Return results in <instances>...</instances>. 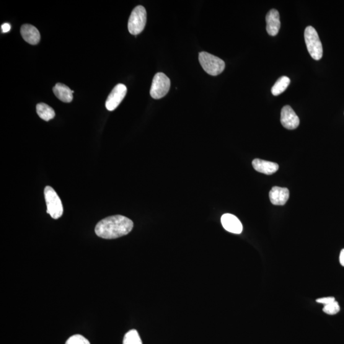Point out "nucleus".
<instances>
[{"instance_id":"obj_1","label":"nucleus","mask_w":344,"mask_h":344,"mask_svg":"<svg viewBox=\"0 0 344 344\" xmlns=\"http://www.w3.org/2000/svg\"><path fill=\"white\" fill-rule=\"evenodd\" d=\"M133 227V222L125 216L116 215L106 217L95 227L96 234L105 239H114L128 235Z\"/></svg>"},{"instance_id":"obj_2","label":"nucleus","mask_w":344,"mask_h":344,"mask_svg":"<svg viewBox=\"0 0 344 344\" xmlns=\"http://www.w3.org/2000/svg\"><path fill=\"white\" fill-rule=\"evenodd\" d=\"M304 38L310 55L315 60H320L323 57V49L317 31L312 27H307L305 30Z\"/></svg>"},{"instance_id":"obj_3","label":"nucleus","mask_w":344,"mask_h":344,"mask_svg":"<svg viewBox=\"0 0 344 344\" xmlns=\"http://www.w3.org/2000/svg\"><path fill=\"white\" fill-rule=\"evenodd\" d=\"M199 61L204 71L211 76H218L225 68V63L222 59L206 52L199 54Z\"/></svg>"},{"instance_id":"obj_4","label":"nucleus","mask_w":344,"mask_h":344,"mask_svg":"<svg viewBox=\"0 0 344 344\" xmlns=\"http://www.w3.org/2000/svg\"><path fill=\"white\" fill-rule=\"evenodd\" d=\"M47 213L54 219H59L63 214V207L60 198L51 186H46L44 190Z\"/></svg>"},{"instance_id":"obj_5","label":"nucleus","mask_w":344,"mask_h":344,"mask_svg":"<svg viewBox=\"0 0 344 344\" xmlns=\"http://www.w3.org/2000/svg\"><path fill=\"white\" fill-rule=\"evenodd\" d=\"M147 22V12L143 6L139 5L132 11L128 21V30L131 34H140L144 30Z\"/></svg>"},{"instance_id":"obj_6","label":"nucleus","mask_w":344,"mask_h":344,"mask_svg":"<svg viewBox=\"0 0 344 344\" xmlns=\"http://www.w3.org/2000/svg\"><path fill=\"white\" fill-rule=\"evenodd\" d=\"M170 80L164 73H157L152 80L150 94L154 99H160L169 93L170 88Z\"/></svg>"},{"instance_id":"obj_7","label":"nucleus","mask_w":344,"mask_h":344,"mask_svg":"<svg viewBox=\"0 0 344 344\" xmlns=\"http://www.w3.org/2000/svg\"><path fill=\"white\" fill-rule=\"evenodd\" d=\"M126 93H127V87L125 85L119 84L115 86L106 101L105 106L107 109L113 111L117 108L126 97Z\"/></svg>"},{"instance_id":"obj_8","label":"nucleus","mask_w":344,"mask_h":344,"mask_svg":"<svg viewBox=\"0 0 344 344\" xmlns=\"http://www.w3.org/2000/svg\"><path fill=\"white\" fill-rule=\"evenodd\" d=\"M281 122L284 128L294 129L298 128L300 120L293 108L289 105H286L282 108Z\"/></svg>"},{"instance_id":"obj_9","label":"nucleus","mask_w":344,"mask_h":344,"mask_svg":"<svg viewBox=\"0 0 344 344\" xmlns=\"http://www.w3.org/2000/svg\"><path fill=\"white\" fill-rule=\"evenodd\" d=\"M266 31L270 36L278 34L281 28L280 15L278 10L271 9L266 16Z\"/></svg>"},{"instance_id":"obj_10","label":"nucleus","mask_w":344,"mask_h":344,"mask_svg":"<svg viewBox=\"0 0 344 344\" xmlns=\"http://www.w3.org/2000/svg\"><path fill=\"white\" fill-rule=\"evenodd\" d=\"M221 223L226 231L232 234H240L242 232L243 226L241 222L233 214H225L222 215Z\"/></svg>"},{"instance_id":"obj_11","label":"nucleus","mask_w":344,"mask_h":344,"mask_svg":"<svg viewBox=\"0 0 344 344\" xmlns=\"http://www.w3.org/2000/svg\"><path fill=\"white\" fill-rule=\"evenodd\" d=\"M271 203L275 205H284L288 200L289 191L288 188L274 186L269 193Z\"/></svg>"},{"instance_id":"obj_12","label":"nucleus","mask_w":344,"mask_h":344,"mask_svg":"<svg viewBox=\"0 0 344 344\" xmlns=\"http://www.w3.org/2000/svg\"><path fill=\"white\" fill-rule=\"evenodd\" d=\"M20 34L23 39L28 43L32 45H37L40 40V34L39 31L34 26L31 25H24L20 28Z\"/></svg>"},{"instance_id":"obj_13","label":"nucleus","mask_w":344,"mask_h":344,"mask_svg":"<svg viewBox=\"0 0 344 344\" xmlns=\"http://www.w3.org/2000/svg\"><path fill=\"white\" fill-rule=\"evenodd\" d=\"M253 167L255 170L266 175L273 174L279 169L278 164L276 163L265 161L260 159H255L253 161Z\"/></svg>"},{"instance_id":"obj_14","label":"nucleus","mask_w":344,"mask_h":344,"mask_svg":"<svg viewBox=\"0 0 344 344\" xmlns=\"http://www.w3.org/2000/svg\"><path fill=\"white\" fill-rule=\"evenodd\" d=\"M53 92L59 100L64 103L71 102L73 100L74 90H71L66 85L58 83L53 87Z\"/></svg>"},{"instance_id":"obj_15","label":"nucleus","mask_w":344,"mask_h":344,"mask_svg":"<svg viewBox=\"0 0 344 344\" xmlns=\"http://www.w3.org/2000/svg\"><path fill=\"white\" fill-rule=\"evenodd\" d=\"M37 112L43 120L49 121L55 117V112L53 108L45 103H40L37 105Z\"/></svg>"},{"instance_id":"obj_16","label":"nucleus","mask_w":344,"mask_h":344,"mask_svg":"<svg viewBox=\"0 0 344 344\" xmlns=\"http://www.w3.org/2000/svg\"><path fill=\"white\" fill-rule=\"evenodd\" d=\"M290 79L286 76L280 77L271 88V93L274 96H278L285 91L290 84Z\"/></svg>"},{"instance_id":"obj_17","label":"nucleus","mask_w":344,"mask_h":344,"mask_svg":"<svg viewBox=\"0 0 344 344\" xmlns=\"http://www.w3.org/2000/svg\"><path fill=\"white\" fill-rule=\"evenodd\" d=\"M123 344H142L141 337L135 330H131L124 337Z\"/></svg>"},{"instance_id":"obj_18","label":"nucleus","mask_w":344,"mask_h":344,"mask_svg":"<svg viewBox=\"0 0 344 344\" xmlns=\"http://www.w3.org/2000/svg\"><path fill=\"white\" fill-rule=\"evenodd\" d=\"M323 312L328 315L337 314L340 311V308L337 301L331 303L330 304L325 305L323 307Z\"/></svg>"},{"instance_id":"obj_19","label":"nucleus","mask_w":344,"mask_h":344,"mask_svg":"<svg viewBox=\"0 0 344 344\" xmlns=\"http://www.w3.org/2000/svg\"><path fill=\"white\" fill-rule=\"evenodd\" d=\"M65 344H90L89 341L81 335H75L67 340Z\"/></svg>"},{"instance_id":"obj_20","label":"nucleus","mask_w":344,"mask_h":344,"mask_svg":"<svg viewBox=\"0 0 344 344\" xmlns=\"http://www.w3.org/2000/svg\"><path fill=\"white\" fill-rule=\"evenodd\" d=\"M335 299L334 297L330 296V297H325V298H322L316 300L317 303L319 304H324L325 305L330 304L331 303L335 302Z\"/></svg>"},{"instance_id":"obj_21","label":"nucleus","mask_w":344,"mask_h":344,"mask_svg":"<svg viewBox=\"0 0 344 344\" xmlns=\"http://www.w3.org/2000/svg\"><path fill=\"white\" fill-rule=\"evenodd\" d=\"M10 28H11V26L9 23H5V24L2 26V32L4 33L9 32Z\"/></svg>"},{"instance_id":"obj_22","label":"nucleus","mask_w":344,"mask_h":344,"mask_svg":"<svg viewBox=\"0 0 344 344\" xmlns=\"http://www.w3.org/2000/svg\"><path fill=\"white\" fill-rule=\"evenodd\" d=\"M340 263L341 265L344 266V249L341 250L340 255Z\"/></svg>"}]
</instances>
